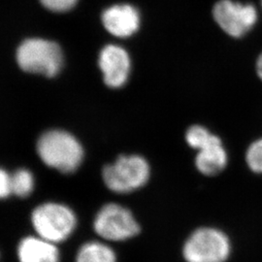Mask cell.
Listing matches in <instances>:
<instances>
[{
  "label": "cell",
  "instance_id": "6da1fadb",
  "mask_svg": "<svg viewBox=\"0 0 262 262\" xmlns=\"http://www.w3.org/2000/svg\"><path fill=\"white\" fill-rule=\"evenodd\" d=\"M39 159L50 168L72 174L82 165L84 148L75 136L63 129H50L40 135L36 143Z\"/></svg>",
  "mask_w": 262,
  "mask_h": 262
},
{
  "label": "cell",
  "instance_id": "7a4b0ae2",
  "mask_svg": "<svg viewBox=\"0 0 262 262\" xmlns=\"http://www.w3.org/2000/svg\"><path fill=\"white\" fill-rule=\"evenodd\" d=\"M148 161L138 155H122L102 169V180L108 189L116 193H130L144 187L150 179Z\"/></svg>",
  "mask_w": 262,
  "mask_h": 262
},
{
  "label": "cell",
  "instance_id": "3957f363",
  "mask_svg": "<svg viewBox=\"0 0 262 262\" xmlns=\"http://www.w3.org/2000/svg\"><path fill=\"white\" fill-rule=\"evenodd\" d=\"M31 224L37 236L58 244L73 234L77 216L71 208L62 203L45 202L32 211Z\"/></svg>",
  "mask_w": 262,
  "mask_h": 262
},
{
  "label": "cell",
  "instance_id": "277c9868",
  "mask_svg": "<svg viewBox=\"0 0 262 262\" xmlns=\"http://www.w3.org/2000/svg\"><path fill=\"white\" fill-rule=\"evenodd\" d=\"M17 61L25 72L53 78L61 70L63 54L60 47L53 41L31 38L19 45Z\"/></svg>",
  "mask_w": 262,
  "mask_h": 262
},
{
  "label": "cell",
  "instance_id": "5b68a950",
  "mask_svg": "<svg viewBox=\"0 0 262 262\" xmlns=\"http://www.w3.org/2000/svg\"><path fill=\"white\" fill-rule=\"evenodd\" d=\"M95 233L104 240L125 241L139 234L140 226L130 211L117 203H107L97 212L94 221Z\"/></svg>",
  "mask_w": 262,
  "mask_h": 262
},
{
  "label": "cell",
  "instance_id": "8992f818",
  "mask_svg": "<svg viewBox=\"0 0 262 262\" xmlns=\"http://www.w3.org/2000/svg\"><path fill=\"white\" fill-rule=\"evenodd\" d=\"M227 236L215 228H200L189 236L183 249L187 262H225L230 253Z\"/></svg>",
  "mask_w": 262,
  "mask_h": 262
},
{
  "label": "cell",
  "instance_id": "52a82bcc",
  "mask_svg": "<svg viewBox=\"0 0 262 262\" xmlns=\"http://www.w3.org/2000/svg\"><path fill=\"white\" fill-rule=\"evenodd\" d=\"M213 18L226 34L240 38L255 26L257 11L252 4H243L233 0H220L213 8Z\"/></svg>",
  "mask_w": 262,
  "mask_h": 262
},
{
  "label": "cell",
  "instance_id": "ba28073f",
  "mask_svg": "<svg viewBox=\"0 0 262 262\" xmlns=\"http://www.w3.org/2000/svg\"><path fill=\"white\" fill-rule=\"evenodd\" d=\"M98 64L107 86L119 89L126 84L130 73V57L123 48L117 45L103 48L99 55Z\"/></svg>",
  "mask_w": 262,
  "mask_h": 262
},
{
  "label": "cell",
  "instance_id": "9c48e42d",
  "mask_svg": "<svg viewBox=\"0 0 262 262\" xmlns=\"http://www.w3.org/2000/svg\"><path fill=\"white\" fill-rule=\"evenodd\" d=\"M104 27L114 36H132L140 28V14L128 4H118L105 10L102 14Z\"/></svg>",
  "mask_w": 262,
  "mask_h": 262
},
{
  "label": "cell",
  "instance_id": "30bf717a",
  "mask_svg": "<svg viewBox=\"0 0 262 262\" xmlns=\"http://www.w3.org/2000/svg\"><path fill=\"white\" fill-rule=\"evenodd\" d=\"M39 236H28L18 246L19 262H60V254L56 246Z\"/></svg>",
  "mask_w": 262,
  "mask_h": 262
},
{
  "label": "cell",
  "instance_id": "8fae6325",
  "mask_svg": "<svg viewBox=\"0 0 262 262\" xmlns=\"http://www.w3.org/2000/svg\"><path fill=\"white\" fill-rule=\"evenodd\" d=\"M227 164V154L222 142L212 144L202 150H198L195 165L204 175L214 176L222 172Z\"/></svg>",
  "mask_w": 262,
  "mask_h": 262
},
{
  "label": "cell",
  "instance_id": "7c38bea8",
  "mask_svg": "<svg viewBox=\"0 0 262 262\" xmlns=\"http://www.w3.org/2000/svg\"><path fill=\"white\" fill-rule=\"evenodd\" d=\"M76 262H117V255L107 244L91 241L79 249Z\"/></svg>",
  "mask_w": 262,
  "mask_h": 262
},
{
  "label": "cell",
  "instance_id": "4fadbf2b",
  "mask_svg": "<svg viewBox=\"0 0 262 262\" xmlns=\"http://www.w3.org/2000/svg\"><path fill=\"white\" fill-rule=\"evenodd\" d=\"M12 176V194L20 198L29 196L35 187V179L30 170L19 168Z\"/></svg>",
  "mask_w": 262,
  "mask_h": 262
},
{
  "label": "cell",
  "instance_id": "5bb4252c",
  "mask_svg": "<svg viewBox=\"0 0 262 262\" xmlns=\"http://www.w3.org/2000/svg\"><path fill=\"white\" fill-rule=\"evenodd\" d=\"M186 140L188 146L197 150H202L212 144L222 142L217 136L212 134L201 125H192L189 127L186 133Z\"/></svg>",
  "mask_w": 262,
  "mask_h": 262
},
{
  "label": "cell",
  "instance_id": "9a60e30c",
  "mask_svg": "<svg viewBox=\"0 0 262 262\" xmlns=\"http://www.w3.org/2000/svg\"><path fill=\"white\" fill-rule=\"evenodd\" d=\"M246 160L255 173L262 174V139L253 142L247 150Z\"/></svg>",
  "mask_w": 262,
  "mask_h": 262
},
{
  "label": "cell",
  "instance_id": "2e32d148",
  "mask_svg": "<svg viewBox=\"0 0 262 262\" xmlns=\"http://www.w3.org/2000/svg\"><path fill=\"white\" fill-rule=\"evenodd\" d=\"M78 0H40L42 5L54 12H66L75 6Z\"/></svg>",
  "mask_w": 262,
  "mask_h": 262
},
{
  "label": "cell",
  "instance_id": "e0dca14e",
  "mask_svg": "<svg viewBox=\"0 0 262 262\" xmlns=\"http://www.w3.org/2000/svg\"><path fill=\"white\" fill-rule=\"evenodd\" d=\"M12 195V176L5 169L0 168V199Z\"/></svg>",
  "mask_w": 262,
  "mask_h": 262
},
{
  "label": "cell",
  "instance_id": "ac0fdd59",
  "mask_svg": "<svg viewBox=\"0 0 262 262\" xmlns=\"http://www.w3.org/2000/svg\"><path fill=\"white\" fill-rule=\"evenodd\" d=\"M256 72H257L258 77L262 80V54L258 56L257 61H256Z\"/></svg>",
  "mask_w": 262,
  "mask_h": 262
},
{
  "label": "cell",
  "instance_id": "d6986e66",
  "mask_svg": "<svg viewBox=\"0 0 262 262\" xmlns=\"http://www.w3.org/2000/svg\"><path fill=\"white\" fill-rule=\"evenodd\" d=\"M261 5H262V0H261Z\"/></svg>",
  "mask_w": 262,
  "mask_h": 262
}]
</instances>
